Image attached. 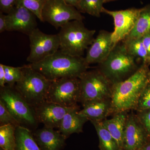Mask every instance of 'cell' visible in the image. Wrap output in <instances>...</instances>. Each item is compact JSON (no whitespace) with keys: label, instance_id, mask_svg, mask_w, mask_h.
<instances>
[{"label":"cell","instance_id":"6da1fadb","mask_svg":"<svg viewBox=\"0 0 150 150\" xmlns=\"http://www.w3.org/2000/svg\"><path fill=\"white\" fill-rule=\"evenodd\" d=\"M149 73L146 64H144L126 79L112 84V112L136 109L142 91L150 81Z\"/></svg>","mask_w":150,"mask_h":150},{"label":"cell","instance_id":"7a4b0ae2","mask_svg":"<svg viewBox=\"0 0 150 150\" xmlns=\"http://www.w3.org/2000/svg\"><path fill=\"white\" fill-rule=\"evenodd\" d=\"M29 65L51 81L63 78H79L88 67L83 57L72 56L61 50L41 62Z\"/></svg>","mask_w":150,"mask_h":150},{"label":"cell","instance_id":"3957f363","mask_svg":"<svg viewBox=\"0 0 150 150\" xmlns=\"http://www.w3.org/2000/svg\"><path fill=\"white\" fill-rule=\"evenodd\" d=\"M96 32L86 28L82 21L69 22L61 28L58 33L60 50L72 56L83 57L94 40Z\"/></svg>","mask_w":150,"mask_h":150},{"label":"cell","instance_id":"277c9868","mask_svg":"<svg viewBox=\"0 0 150 150\" xmlns=\"http://www.w3.org/2000/svg\"><path fill=\"white\" fill-rule=\"evenodd\" d=\"M120 43L100 64L99 71L112 84L126 79L138 69L136 57L129 53L124 42Z\"/></svg>","mask_w":150,"mask_h":150},{"label":"cell","instance_id":"5b68a950","mask_svg":"<svg viewBox=\"0 0 150 150\" xmlns=\"http://www.w3.org/2000/svg\"><path fill=\"white\" fill-rule=\"evenodd\" d=\"M23 75L14 87L30 106L35 108L46 101L52 81L33 69L29 65L23 66Z\"/></svg>","mask_w":150,"mask_h":150},{"label":"cell","instance_id":"8992f818","mask_svg":"<svg viewBox=\"0 0 150 150\" xmlns=\"http://www.w3.org/2000/svg\"><path fill=\"white\" fill-rule=\"evenodd\" d=\"M79 79L83 106L93 101L110 99L112 84L99 70L86 71Z\"/></svg>","mask_w":150,"mask_h":150},{"label":"cell","instance_id":"52a82bcc","mask_svg":"<svg viewBox=\"0 0 150 150\" xmlns=\"http://www.w3.org/2000/svg\"><path fill=\"white\" fill-rule=\"evenodd\" d=\"M0 100L20 126L30 130L37 125L38 122L35 118L34 108L23 98L14 86L7 85L1 87Z\"/></svg>","mask_w":150,"mask_h":150},{"label":"cell","instance_id":"ba28073f","mask_svg":"<svg viewBox=\"0 0 150 150\" xmlns=\"http://www.w3.org/2000/svg\"><path fill=\"white\" fill-rule=\"evenodd\" d=\"M79 78H67L52 81L46 100L67 108L77 107L81 99Z\"/></svg>","mask_w":150,"mask_h":150},{"label":"cell","instance_id":"9c48e42d","mask_svg":"<svg viewBox=\"0 0 150 150\" xmlns=\"http://www.w3.org/2000/svg\"><path fill=\"white\" fill-rule=\"evenodd\" d=\"M42 17L43 22H47L56 28L73 21H83L84 18L77 9L64 0H48L42 11Z\"/></svg>","mask_w":150,"mask_h":150},{"label":"cell","instance_id":"30bf717a","mask_svg":"<svg viewBox=\"0 0 150 150\" xmlns=\"http://www.w3.org/2000/svg\"><path fill=\"white\" fill-rule=\"evenodd\" d=\"M30 53L27 61L35 64L57 52L60 48V40L58 34H47L36 28L29 35Z\"/></svg>","mask_w":150,"mask_h":150},{"label":"cell","instance_id":"8fae6325","mask_svg":"<svg viewBox=\"0 0 150 150\" xmlns=\"http://www.w3.org/2000/svg\"><path fill=\"white\" fill-rule=\"evenodd\" d=\"M141 11V8H131L112 11L103 8L102 13L110 16L114 21V29L111 34L114 47L128 37L135 26Z\"/></svg>","mask_w":150,"mask_h":150},{"label":"cell","instance_id":"7c38bea8","mask_svg":"<svg viewBox=\"0 0 150 150\" xmlns=\"http://www.w3.org/2000/svg\"><path fill=\"white\" fill-rule=\"evenodd\" d=\"M6 18L7 31H18L29 35L37 28V17L23 6L16 5Z\"/></svg>","mask_w":150,"mask_h":150},{"label":"cell","instance_id":"4fadbf2b","mask_svg":"<svg viewBox=\"0 0 150 150\" xmlns=\"http://www.w3.org/2000/svg\"><path fill=\"white\" fill-rule=\"evenodd\" d=\"M150 137L138 117L128 115L126 120L123 150H139L150 141Z\"/></svg>","mask_w":150,"mask_h":150},{"label":"cell","instance_id":"5bb4252c","mask_svg":"<svg viewBox=\"0 0 150 150\" xmlns=\"http://www.w3.org/2000/svg\"><path fill=\"white\" fill-rule=\"evenodd\" d=\"M71 108L46 100L34 109L38 123L48 128L59 129L64 116Z\"/></svg>","mask_w":150,"mask_h":150},{"label":"cell","instance_id":"9a60e30c","mask_svg":"<svg viewBox=\"0 0 150 150\" xmlns=\"http://www.w3.org/2000/svg\"><path fill=\"white\" fill-rule=\"evenodd\" d=\"M112 33L101 30L89 46L85 57L88 65L101 64L109 56L114 48L111 38Z\"/></svg>","mask_w":150,"mask_h":150},{"label":"cell","instance_id":"2e32d148","mask_svg":"<svg viewBox=\"0 0 150 150\" xmlns=\"http://www.w3.org/2000/svg\"><path fill=\"white\" fill-rule=\"evenodd\" d=\"M41 150H62L66 145V138L58 130L44 126L33 133Z\"/></svg>","mask_w":150,"mask_h":150},{"label":"cell","instance_id":"e0dca14e","mask_svg":"<svg viewBox=\"0 0 150 150\" xmlns=\"http://www.w3.org/2000/svg\"><path fill=\"white\" fill-rule=\"evenodd\" d=\"M88 121L79 113L77 107L72 108L64 116L58 130L67 139L71 134L82 132L84 124Z\"/></svg>","mask_w":150,"mask_h":150},{"label":"cell","instance_id":"ac0fdd59","mask_svg":"<svg viewBox=\"0 0 150 150\" xmlns=\"http://www.w3.org/2000/svg\"><path fill=\"white\" fill-rule=\"evenodd\" d=\"M112 112L110 99L103 100L89 103L79 110L81 115L91 121H103Z\"/></svg>","mask_w":150,"mask_h":150},{"label":"cell","instance_id":"d6986e66","mask_svg":"<svg viewBox=\"0 0 150 150\" xmlns=\"http://www.w3.org/2000/svg\"><path fill=\"white\" fill-rule=\"evenodd\" d=\"M128 115L126 112H115L112 118L102 121L104 126L117 142L120 150H123L124 132Z\"/></svg>","mask_w":150,"mask_h":150},{"label":"cell","instance_id":"ffe728a7","mask_svg":"<svg viewBox=\"0 0 150 150\" xmlns=\"http://www.w3.org/2000/svg\"><path fill=\"white\" fill-rule=\"evenodd\" d=\"M149 33H150V6L148 5L141 8L134 28L125 40L142 38Z\"/></svg>","mask_w":150,"mask_h":150},{"label":"cell","instance_id":"44dd1931","mask_svg":"<svg viewBox=\"0 0 150 150\" xmlns=\"http://www.w3.org/2000/svg\"><path fill=\"white\" fill-rule=\"evenodd\" d=\"M16 150H41L36 141L31 130L21 126L16 128Z\"/></svg>","mask_w":150,"mask_h":150},{"label":"cell","instance_id":"7402d4cb","mask_svg":"<svg viewBox=\"0 0 150 150\" xmlns=\"http://www.w3.org/2000/svg\"><path fill=\"white\" fill-rule=\"evenodd\" d=\"M99 139L100 150H120L117 142L103 123L102 121H92Z\"/></svg>","mask_w":150,"mask_h":150},{"label":"cell","instance_id":"603a6c76","mask_svg":"<svg viewBox=\"0 0 150 150\" xmlns=\"http://www.w3.org/2000/svg\"><path fill=\"white\" fill-rule=\"evenodd\" d=\"M16 126L13 125L0 126V147L2 150H16Z\"/></svg>","mask_w":150,"mask_h":150},{"label":"cell","instance_id":"cb8c5ba5","mask_svg":"<svg viewBox=\"0 0 150 150\" xmlns=\"http://www.w3.org/2000/svg\"><path fill=\"white\" fill-rule=\"evenodd\" d=\"M124 43L127 50L132 56L142 59L144 64L149 63V57L142 38L126 39Z\"/></svg>","mask_w":150,"mask_h":150},{"label":"cell","instance_id":"d4e9b609","mask_svg":"<svg viewBox=\"0 0 150 150\" xmlns=\"http://www.w3.org/2000/svg\"><path fill=\"white\" fill-rule=\"evenodd\" d=\"M104 0H81L77 9L80 12L99 17L102 13Z\"/></svg>","mask_w":150,"mask_h":150},{"label":"cell","instance_id":"484cf974","mask_svg":"<svg viewBox=\"0 0 150 150\" xmlns=\"http://www.w3.org/2000/svg\"><path fill=\"white\" fill-rule=\"evenodd\" d=\"M48 0H18L16 5L24 7L31 11L40 21L43 22L42 13Z\"/></svg>","mask_w":150,"mask_h":150},{"label":"cell","instance_id":"4316f807","mask_svg":"<svg viewBox=\"0 0 150 150\" xmlns=\"http://www.w3.org/2000/svg\"><path fill=\"white\" fill-rule=\"evenodd\" d=\"M4 67L5 73L6 84L14 86L22 77L23 67H15L4 65Z\"/></svg>","mask_w":150,"mask_h":150},{"label":"cell","instance_id":"83f0119b","mask_svg":"<svg viewBox=\"0 0 150 150\" xmlns=\"http://www.w3.org/2000/svg\"><path fill=\"white\" fill-rule=\"evenodd\" d=\"M9 124L16 126H20L18 121L6 107L4 102L0 100V125L1 126Z\"/></svg>","mask_w":150,"mask_h":150},{"label":"cell","instance_id":"f1b7e54d","mask_svg":"<svg viewBox=\"0 0 150 150\" xmlns=\"http://www.w3.org/2000/svg\"><path fill=\"white\" fill-rule=\"evenodd\" d=\"M136 109L139 111L150 109V81L142 91Z\"/></svg>","mask_w":150,"mask_h":150},{"label":"cell","instance_id":"f546056e","mask_svg":"<svg viewBox=\"0 0 150 150\" xmlns=\"http://www.w3.org/2000/svg\"><path fill=\"white\" fill-rule=\"evenodd\" d=\"M138 118L150 138V109L139 111Z\"/></svg>","mask_w":150,"mask_h":150},{"label":"cell","instance_id":"4dcf8cb0","mask_svg":"<svg viewBox=\"0 0 150 150\" xmlns=\"http://www.w3.org/2000/svg\"><path fill=\"white\" fill-rule=\"evenodd\" d=\"M18 0H0V11L4 13L8 14L16 6Z\"/></svg>","mask_w":150,"mask_h":150},{"label":"cell","instance_id":"1f68e13d","mask_svg":"<svg viewBox=\"0 0 150 150\" xmlns=\"http://www.w3.org/2000/svg\"><path fill=\"white\" fill-rule=\"evenodd\" d=\"M7 31L6 15L0 11V33Z\"/></svg>","mask_w":150,"mask_h":150},{"label":"cell","instance_id":"d6a6232c","mask_svg":"<svg viewBox=\"0 0 150 150\" xmlns=\"http://www.w3.org/2000/svg\"><path fill=\"white\" fill-rule=\"evenodd\" d=\"M142 40L143 44L146 50L147 51L149 58L150 57V33L144 35L142 38Z\"/></svg>","mask_w":150,"mask_h":150},{"label":"cell","instance_id":"836d02e7","mask_svg":"<svg viewBox=\"0 0 150 150\" xmlns=\"http://www.w3.org/2000/svg\"><path fill=\"white\" fill-rule=\"evenodd\" d=\"M5 73L4 69V64H0V86L1 87L5 86Z\"/></svg>","mask_w":150,"mask_h":150},{"label":"cell","instance_id":"e575fe53","mask_svg":"<svg viewBox=\"0 0 150 150\" xmlns=\"http://www.w3.org/2000/svg\"><path fill=\"white\" fill-rule=\"evenodd\" d=\"M64 1L67 3V4L71 5L75 7L76 8H77L79 3L80 1L81 0H64Z\"/></svg>","mask_w":150,"mask_h":150},{"label":"cell","instance_id":"d590c367","mask_svg":"<svg viewBox=\"0 0 150 150\" xmlns=\"http://www.w3.org/2000/svg\"><path fill=\"white\" fill-rule=\"evenodd\" d=\"M139 150H150V141H149L144 146L142 147Z\"/></svg>","mask_w":150,"mask_h":150},{"label":"cell","instance_id":"8d00e7d4","mask_svg":"<svg viewBox=\"0 0 150 150\" xmlns=\"http://www.w3.org/2000/svg\"><path fill=\"white\" fill-rule=\"evenodd\" d=\"M104 3L112 1H115V0H104Z\"/></svg>","mask_w":150,"mask_h":150},{"label":"cell","instance_id":"74e56055","mask_svg":"<svg viewBox=\"0 0 150 150\" xmlns=\"http://www.w3.org/2000/svg\"><path fill=\"white\" fill-rule=\"evenodd\" d=\"M149 79L150 80V71H149Z\"/></svg>","mask_w":150,"mask_h":150},{"label":"cell","instance_id":"f35d334b","mask_svg":"<svg viewBox=\"0 0 150 150\" xmlns=\"http://www.w3.org/2000/svg\"><path fill=\"white\" fill-rule=\"evenodd\" d=\"M149 63H150V58H149Z\"/></svg>","mask_w":150,"mask_h":150},{"label":"cell","instance_id":"ab89813d","mask_svg":"<svg viewBox=\"0 0 150 150\" xmlns=\"http://www.w3.org/2000/svg\"></svg>","mask_w":150,"mask_h":150},{"label":"cell","instance_id":"60d3db41","mask_svg":"<svg viewBox=\"0 0 150 150\" xmlns=\"http://www.w3.org/2000/svg\"></svg>","mask_w":150,"mask_h":150}]
</instances>
